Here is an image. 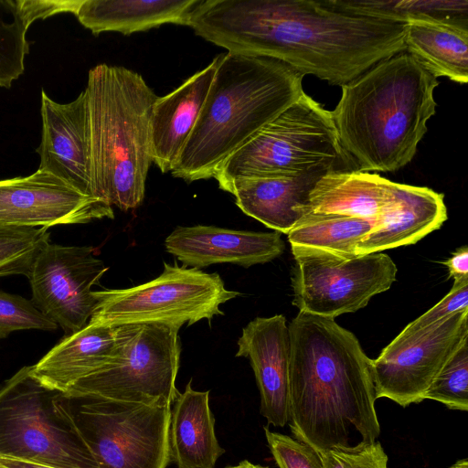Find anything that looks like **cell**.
Returning <instances> with one entry per match:
<instances>
[{"label": "cell", "instance_id": "obj_10", "mask_svg": "<svg viewBox=\"0 0 468 468\" xmlns=\"http://www.w3.org/2000/svg\"><path fill=\"white\" fill-rule=\"evenodd\" d=\"M97 304L90 322L121 325L166 323L191 325L223 314L219 306L239 292L227 290L220 276L164 263L155 279L127 289L93 291Z\"/></svg>", "mask_w": 468, "mask_h": 468}, {"label": "cell", "instance_id": "obj_29", "mask_svg": "<svg viewBox=\"0 0 468 468\" xmlns=\"http://www.w3.org/2000/svg\"><path fill=\"white\" fill-rule=\"evenodd\" d=\"M47 228L0 225V277L28 276L40 250L49 242Z\"/></svg>", "mask_w": 468, "mask_h": 468}, {"label": "cell", "instance_id": "obj_32", "mask_svg": "<svg viewBox=\"0 0 468 468\" xmlns=\"http://www.w3.org/2000/svg\"><path fill=\"white\" fill-rule=\"evenodd\" d=\"M271 452L279 468H324L311 446L292 437L263 428Z\"/></svg>", "mask_w": 468, "mask_h": 468}, {"label": "cell", "instance_id": "obj_2", "mask_svg": "<svg viewBox=\"0 0 468 468\" xmlns=\"http://www.w3.org/2000/svg\"><path fill=\"white\" fill-rule=\"evenodd\" d=\"M289 325V422L295 439L317 452L372 443L380 434L372 359L335 319L303 312Z\"/></svg>", "mask_w": 468, "mask_h": 468}, {"label": "cell", "instance_id": "obj_13", "mask_svg": "<svg viewBox=\"0 0 468 468\" xmlns=\"http://www.w3.org/2000/svg\"><path fill=\"white\" fill-rule=\"evenodd\" d=\"M90 246L48 242L36 257L27 279L32 303L67 335L83 328L97 304L91 290L108 271Z\"/></svg>", "mask_w": 468, "mask_h": 468}, {"label": "cell", "instance_id": "obj_4", "mask_svg": "<svg viewBox=\"0 0 468 468\" xmlns=\"http://www.w3.org/2000/svg\"><path fill=\"white\" fill-rule=\"evenodd\" d=\"M303 79V74L271 58L219 55L207 98L172 176L187 182L213 178L229 156L301 96Z\"/></svg>", "mask_w": 468, "mask_h": 468}, {"label": "cell", "instance_id": "obj_24", "mask_svg": "<svg viewBox=\"0 0 468 468\" xmlns=\"http://www.w3.org/2000/svg\"><path fill=\"white\" fill-rule=\"evenodd\" d=\"M405 51L436 78L468 80V26L435 19L407 22Z\"/></svg>", "mask_w": 468, "mask_h": 468}, {"label": "cell", "instance_id": "obj_16", "mask_svg": "<svg viewBox=\"0 0 468 468\" xmlns=\"http://www.w3.org/2000/svg\"><path fill=\"white\" fill-rule=\"evenodd\" d=\"M236 356L250 359L261 395V413L269 424L289 422L291 340L282 314L257 317L243 329Z\"/></svg>", "mask_w": 468, "mask_h": 468}, {"label": "cell", "instance_id": "obj_40", "mask_svg": "<svg viewBox=\"0 0 468 468\" xmlns=\"http://www.w3.org/2000/svg\"><path fill=\"white\" fill-rule=\"evenodd\" d=\"M0 468H8V467H6V466H5V465L0 463Z\"/></svg>", "mask_w": 468, "mask_h": 468}, {"label": "cell", "instance_id": "obj_3", "mask_svg": "<svg viewBox=\"0 0 468 468\" xmlns=\"http://www.w3.org/2000/svg\"><path fill=\"white\" fill-rule=\"evenodd\" d=\"M437 78L405 50L341 86L331 112L342 148L360 172H393L416 154L435 114Z\"/></svg>", "mask_w": 468, "mask_h": 468}, {"label": "cell", "instance_id": "obj_30", "mask_svg": "<svg viewBox=\"0 0 468 468\" xmlns=\"http://www.w3.org/2000/svg\"><path fill=\"white\" fill-rule=\"evenodd\" d=\"M450 410H468V339L449 358L424 394Z\"/></svg>", "mask_w": 468, "mask_h": 468}, {"label": "cell", "instance_id": "obj_38", "mask_svg": "<svg viewBox=\"0 0 468 468\" xmlns=\"http://www.w3.org/2000/svg\"><path fill=\"white\" fill-rule=\"evenodd\" d=\"M226 468H268V467L261 466L259 464H254V463L249 462L248 460H244V461H241L237 465L228 466Z\"/></svg>", "mask_w": 468, "mask_h": 468}, {"label": "cell", "instance_id": "obj_14", "mask_svg": "<svg viewBox=\"0 0 468 468\" xmlns=\"http://www.w3.org/2000/svg\"><path fill=\"white\" fill-rule=\"evenodd\" d=\"M113 217L104 200L39 169L26 177L0 180V225L48 229Z\"/></svg>", "mask_w": 468, "mask_h": 468}, {"label": "cell", "instance_id": "obj_7", "mask_svg": "<svg viewBox=\"0 0 468 468\" xmlns=\"http://www.w3.org/2000/svg\"><path fill=\"white\" fill-rule=\"evenodd\" d=\"M23 367L0 386V457L56 468H99L59 399Z\"/></svg>", "mask_w": 468, "mask_h": 468}, {"label": "cell", "instance_id": "obj_21", "mask_svg": "<svg viewBox=\"0 0 468 468\" xmlns=\"http://www.w3.org/2000/svg\"><path fill=\"white\" fill-rule=\"evenodd\" d=\"M115 346L116 326L89 321L31 366L30 373L44 387L64 394L78 380L103 367Z\"/></svg>", "mask_w": 468, "mask_h": 468}, {"label": "cell", "instance_id": "obj_17", "mask_svg": "<svg viewBox=\"0 0 468 468\" xmlns=\"http://www.w3.org/2000/svg\"><path fill=\"white\" fill-rule=\"evenodd\" d=\"M167 252L184 266L199 269L216 263L243 267L265 263L282 254L278 231L236 230L213 226L176 227L165 239Z\"/></svg>", "mask_w": 468, "mask_h": 468}, {"label": "cell", "instance_id": "obj_9", "mask_svg": "<svg viewBox=\"0 0 468 468\" xmlns=\"http://www.w3.org/2000/svg\"><path fill=\"white\" fill-rule=\"evenodd\" d=\"M59 399L99 468H166L171 406Z\"/></svg>", "mask_w": 468, "mask_h": 468}, {"label": "cell", "instance_id": "obj_22", "mask_svg": "<svg viewBox=\"0 0 468 468\" xmlns=\"http://www.w3.org/2000/svg\"><path fill=\"white\" fill-rule=\"evenodd\" d=\"M190 380L171 409L169 457L177 468H214L225 452L215 432L209 391H197Z\"/></svg>", "mask_w": 468, "mask_h": 468}, {"label": "cell", "instance_id": "obj_33", "mask_svg": "<svg viewBox=\"0 0 468 468\" xmlns=\"http://www.w3.org/2000/svg\"><path fill=\"white\" fill-rule=\"evenodd\" d=\"M319 454L324 468H388V455L378 441L332 448Z\"/></svg>", "mask_w": 468, "mask_h": 468}, {"label": "cell", "instance_id": "obj_8", "mask_svg": "<svg viewBox=\"0 0 468 468\" xmlns=\"http://www.w3.org/2000/svg\"><path fill=\"white\" fill-rule=\"evenodd\" d=\"M180 327L157 322L116 325L112 358L63 395L171 406L179 394L176 378L181 353Z\"/></svg>", "mask_w": 468, "mask_h": 468}, {"label": "cell", "instance_id": "obj_6", "mask_svg": "<svg viewBox=\"0 0 468 468\" xmlns=\"http://www.w3.org/2000/svg\"><path fill=\"white\" fill-rule=\"evenodd\" d=\"M326 165L357 170L340 144L331 112L303 91L229 156L213 178L228 192L239 178L296 174Z\"/></svg>", "mask_w": 468, "mask_h": 468}, {"label": "cell", "instance_id": "obj_19", "mask_svg": "<svg viewBox=\"0 0 468 468\" xmlns=\"http://www.w3.org/2000/svg\"><path fill=\"white\" fill-rule=\"evenodd\" d=\"M443 194L425 186L391 182L388 200L356 254L411 245L447 220Z\"/></svg>", "mask_w": 468, "mask_h": 468}, {"label": "cell", "instance_id": "obj_23", "mask_svg": "<svg viewBox=\"0 0 468 468\" xmlns=\"http://www.w3.org/2000/svg\"><path fill=\"white\" fill-rule=\"evenodd\" d=\"M199 0H82L75 16L92 34L122 35L146 31L165 24L188 26Z\"/></svg>", "mask_w": 468, "mask_h": 468}, {"label": "cell", "instance_id": "obj_5", "mask_svg": "<svg viewBox=\"0 0 468 468\" xmlns=\"http://www.w3.org/2000/svg\"><path fill=\"white\" fill-rule=\"evenodd\" d=\"M92 196L126 211L139 207L153 162L151 119L158 96L141 74L99 64L88 74Z\"/></svg>", "mask_w": 468, "mask_h": 468}, {"label": "cell", "instance_id": "obj_36", "mask_svg": "<svg viewBox=\"0 0 468 468\" xmlns=\"http://www.w3.org/2000/svg\"><path fill=\"white\" fill-rule=\"evenodd\" d=\"M449 270L450 277L453 280L468 276V248H459L452 256L443 262Z\"/></svg>", "mask_w": 468, "mask_h": 468}, {"label": "cell", "instance_id": "obj_35", "mask_svg": "<svg viewBox=\"0 0 468 468\" xmlns=\"http://www.w3.org/2000/svg\"><path fill=\"white\" fill-rule=\"evenodd\" d=\"M81 1L19 0V5L24 16L31 25L37 19H45L58 13L69 12L75 15Z\"/></svg>", "mask_w": 468, "mask_h": 468}, {"label": "cell", "instance_id": "obj_28", "mask_svg": "<svg viewBox=\"0 0 468 468\" xmlns=\"http://www.w3.org/2000/svg\"><path fill=\"white\" fill-rule=\"evenodd\" d=\"M30 24L19 0H0V87L9 89L25 70V57L29 53L26 37Z\"/></svg>", "mask_w": 468, "mask_h": 468}, {"label": "cell", "instance_id": "obj_25", "mask_svg": "<svg viewBox=\"0 0 468 468\" xmlns=\"http://www.w3.org/2000/svg\"><path fill=\"white\" fill-rule=\"evenodd\" d=\"M391 182L378 174L357 170L329 172L312 189L309 209L359 217L375 225L388 200Z\"/></svg>", "mask_w": 468, "mask_h": 468}, {"label": "cell", "instance_id": "obj_11", "mask_svg": "<svg viewBox=\"0 0 468 468\" xmlns=\"http://www.w3.org/2000/svg\"><path fill=\"white\" fill-rule=\"evenodd\" d=\"M292 304L300 312L335 319L354 313L388 291L397 267L383 252L343 257L327 251L291 247Z\"/></svg>", "mask_w": 468, "mask_h": 468}, {"label": "cell", "instance_id": "obj_37", "mask_svg": "<svg viewBox=\"0 0 468 468\" xmlns=\"http://www.w3.org/2000/svg\"><path fill=\"white\" fill-rule=\"evenodd\" d=\"M0 463L8 468H56V467L38 464V463H35L9 459V458H1V457H0Z\"/></svg>", "mask_w": 468, "mask_h": 468}, {"label": "cell", "instance_id": "obj_39", "mask_svg": "<svg viewBox=\"0 0 468 468\" xmlns=\"http://www.w3.org/2000/svg\"><path fill=\"white\" fill-rule=\"evenodd\" d=\"M450 468H468V459L464 458V459L458 460Z\"/></svg>", "mask_w": 468, "mask_h": 468}, {"label": "cell", "instance_id": "obj_26", "mask_svg": "<svg viewBox=\"0 0 468 468\" xmlns=\"http://www.w3.org/2000/svg\"><path fill=\"white\" fill-rule=\"evenodd\" d=\"M367 218L335 213L305 214L287 233L291 247L314 249L343 257L356 254L358 243L371 231Z\"/></svg>", "mask_w": 468, "mask_h": 468}, {"label": "cell", "instance_id": "obj_20", "mask_svg": "<svg viewBox=\"0 0 468 468\" xmlns=\"http://www.w3.org/2000/svg\"><path fill=\"white\" fill-rule=\"evenodd\" d=\"M219 61L216 57L153 106L151 140L153 162L162 173L171 172L205 102Z\"/></svg>", "mask_w": 468, "mask_h": 468}, {"label": "cell", "instance_id": "obj_27", "mask_svg": "<svg viewBox=\"0 0 468 468\" xmlns=\"http://www.w3.org/2000/svg\"><path fill=\"white\" fill-rule=\"evenodd\" d=\"M338 8L372 17L407 23L435 19L468 26L466 0H331Z\"/></svg>", "mask_w": 468, "mask_h": 468}, {"label": "cell", "instance_id": "obj_18", "mask_svg": "<svg viewBox=\"0 0 468 468\" xmlns=\"http://www.w3.org/2000/svg\"><path fill=\"white\" fill-rule=\"evenodd\" d=\"M334 171L342 170L326 165L296 174L239 178L228 192L235 197L243 213L274 231L287 234L310 212L309 196L315 184Z\"/></svg>", "mask_w": 468, "mask_h": 468}, {"label": "cell", "instance_id": "obj_12", "mask_svg": "<svg viewBox=\"0 0 468 468\" xmlns=\"http://www.w3.org/2000/svg\"><path fill=\"white\" fill-rule=\"evenodd\" d=\"M468 339V310L410 334L400 332L372 360L376 399L420 403L432 380Z\"/></svg>", "mask_w": 468, "mask_h": 468}, {"label": "cell", "instance_id": "obj_34", "mask_svg": "<svg viewBox=\"0 0 468 468\" xmlns=\"http://www.w3.org/2000/svg\"><path fill=\"white\" fill-rule=\"evenodd\" d=\"M468 310V276L453 280L451 291L433 307L410 323L401 332L410 334L458 312Z\"/></svg>", "mask_w": 468, "mask_h": 468}, {"label": "cell", "instance_id": "obj_15", "mask_svg": "<svg viewBox=\"0 0 468 468\" xmlns=\"http://www.w3.org/2000/svg\"><path fill=\"white\" fill-rule=\"evenodd\" d=\"M40 112L42 134L36 149L40 157L38 169L93 197L85 91L70 102L58 103L42 90Z\"/></svg>", "mask_w": 468, "mask_h": 468}, {"label": "cell", "instance_id": "obj_1", "mask_svg": "<svg viewBox=\"0 0 468 468\" xmlns=\"http://www.w3.org/2000/svg\"><path fill=\"white\" fill-rule=\"evenodd\" d=\"M406 26L331 0H199L188 24L229 53L271 58L340 87L404 51Z\"/></svg>", "mask_w": 468, "mask_h": 468}, {"label": "cell", "instance_id": "obj_31", "mask_svg": "<svg viewBox=\"0 0 468 468\" xmlns=\"http://www.w3.org/2000/svg\"><path fill=\"white\" fill-rule=\"evenodd\" d=\"M58 327L31 300L0 290V339L6 338L14 331H53Z\"/></svg>", "mask_w": 468, "mask_h": 468}]
</instances>
